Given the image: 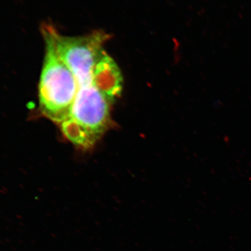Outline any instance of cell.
Returning a JSON list of instances; mask_svg holds the SVG:
<instances>
[{"instance_id":"6da1fadb","label":"cell","mask_w":251,"mask_h":251,"mask_svg":"<svg viewBox=\"0 0 251 251\" xmlns=\"http://www.w3.org/2000/svg\"><path fill=\"white\" fill-rule=\"evenodd\" d=\"M42 36L45 57L39 82V108L46 118L60 126L72 113L77 92V80L51 39Z\"/></svg>"}]
</instances>
